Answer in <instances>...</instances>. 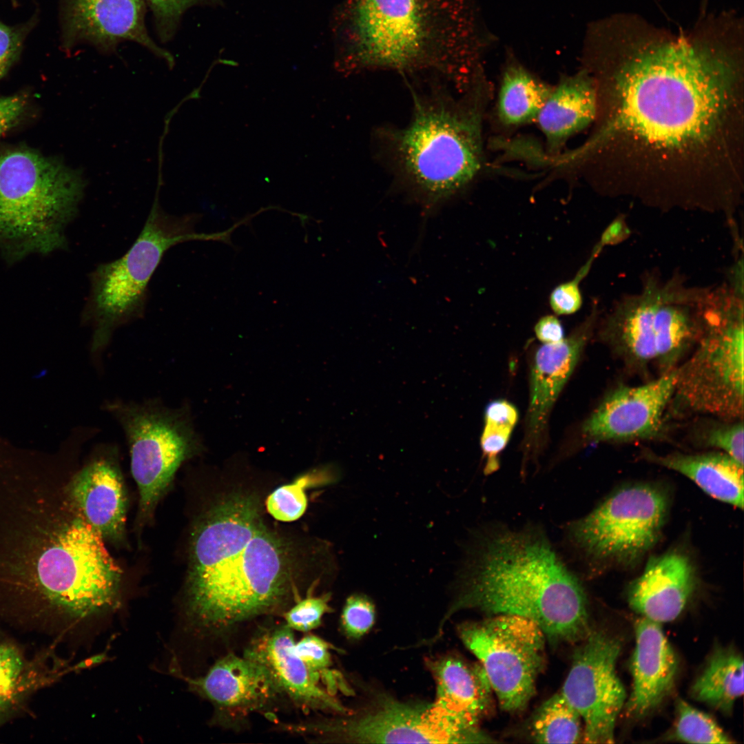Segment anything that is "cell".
<instances>
[{"label":"cell","instance_id":"cell-7","mask_svg":"<svg viewBox=\"0 0 744 744\" xmlns=\"http://www.w3.org/2000/svg\"><path fill=\"white\" fill-rule=\"evenodd\" d=\"M81 172L24 147L0 155V247L12 259L64 248L84 194Z\"/></svg>","mask_w":744,"mask_h":744},{"label":"cell","instance_id":"cell-25","mask_svg":"<svg viewBox=\"0 0 744 744\" xmlns=\"http://www.w3.org/2000/svg\"><path fill=\"white\" fill-rule=\"evenodd\" d=\"M644 456L685 475L710 497L743 508V465L726 453L719 451L665 455L645 453Z\"/></svg>","mask_w":744,"mask_h":744},{"label":"cell","instance_id":"cell-6","mask_svg":"<svg viewBox=\"0 0 744 744\" xmlns=\"http://www.w3.org/2000/svg\"><path fill=\"white\" fill-rule=\"evenodd\" d=\"M714 296V287L690 286L679 273H648L639 292L619 298L599 319L598 336L628 366L665 373L694 348Z\"/></svg>","mask_w":744,"mask_h":744},{"label":"cell","instance_id":"cell-13","mask_svg":"<svg viewBox=\"0 0 744 744\" xmlns=\"http://www.w3.org/2000/svg\"><path fill=\"white\" fill-rule=\"evenodd\" d=\"M294 733L335 741L364 743H470L478 736L452 723L431 704L380 697L356 716L293 723Z\"/></svg>","mask_w":744,"mask_h":744},{"label":"cell","instance_id":"cell-26","mask_svg":"<svg viewBox=\"0 0 744 744\" xmlns=\"http://www.w3.org/2000/svg\"><path fill=\"white\" fill-rule=\"evenodd\" d=\"M743 659L733 649H716L691 688L696 700L728 714L743 694Z\"/></svg>","mask_w":744,"mask_h":744},{"label":"cell","instance_id":"cell-32","mask_svg":"<svg viewBox=\"0 0 744 744\" xmlns=\"http://www.w3.org/2000/svg\"><path fill=\"white\" fill-rule=\"evenodd\" d=\"M320 481L327 483L331 477L324 473L318 477L311 475H302L293 482L281 486L273 490L267 497L266 506L269 513L276 519L289 522L295 521L305 512L307 497L305 488Z\"/></svg>","mask_w":744,"mask_h":744},{"label":"cell","instance_id":"cell-30","mask_svg":"<svg viewBox=\"0 0 744 744\" xmlns=\"http://www.w3.org/2000/svg\"><path fill=\"white\" fill-rule=\"evenodd\" d=\"M672 738L690 743H732L710 715L679 699Z\"/></svg>","mask_w":744,"mask_h":744},{"label":"cell","instance_id":"cell-11","mask_svg":"<svg viewBox=\"0 0 744 744\" xmlns=\"http://www.w3.org/2000/svg\"><path fill=\"white\" fill-rule=\"evenodd\" d=\"M668 507L666 495L654 486L623 487L570 523L568 542L591 562H632L656 543Z\"/></svg>","mask_w":744,"mask_h":744},{"label":"cell","instance_id":"cell-29","mask_svg":"<svg viewBox=\"0 0 744 744\" xmlns=\"http://www.w3.org/2000/svg\"><path fill=\"white\" fill-rule=\"evenodd\" d=\"M517 420V409L506 400H495L487 406L480 439L486 458V475L492 474L499 468L498 455L507 445Z\"/></svg>","mask_w":744,"mask_h":744},{"label":"cell","instance_id":"cell-4","mask_svg":"<svg viewBox=\"0 0 744 744\" xmlns=\"http://www.w3.org/2000/svg\"><path fill=\"white\" fill-rule=\"evenodd\" d=\"M453 1L344 0L333 21L336 69L430 70L457 79Z\"/></svg>","mask_w":744,"mask_h":744},{"label":"cell","instance_id":"cell-20","mask_svg":"<svg viewBox=\"0 0 744 744\" xmlns=\"http://www.w3.org/2000/svg\"><path fill=\"white\" fill-rule=\"evenodd\" d=\"M123 485L110 453L91 459L67 483L75 508L103 539L118 541L123 536L126 515Z\"/></svg>","mask_w":744,"mask_h":744},{"label":"cell","instance_id":"cell-5","mask_svg":"<svg viewBox=\"0 0 744 744\" xmlns=\"http://www.w3.org/2000/svg\"><path fill=\"white\" fill-rule=\"evenodd\" d=\"M408 125L386 132L397 169L427 203L444 200L471 183L483 160L482 115L474 94L455 100L413 94Z\"/></svg>","mask_w":744,"mask_h":744},{"label":"cell","instance_id":"cell-16","mask_svg":"<svg viewBox=\"0 0 744 744\" xmlns=\"http://www.w3.org/2000/svg\"><path fill=\"white\" fill-rule=\"evenodd\" d=\"M61 7V43L65 49L91 44L110 51L121 42L131 41L173 65V56L148 34L143 0H62Z\"/></svg>","mask_w":744,"mask_h":744},{"label":"cell","instance_id":"cell-36","mask_svg":"<svg viewBox=\"0 0 744 744\" xmlns=\"http://www.w3.org/2000/svg\"><path fill=\"white\" fill-rule=\"evenodd\" d=\"M375 606L366 596L353 595L346 601L341 616L342 627L350 637L359 638L366 634L375 621Z\"/></svg>","mask_w":744,"mask_h":744},{"label":"cell","instance_id":"cell-38","mask_svg":"<svg viewBox=\"0 0 744 744\" xmlns=\"http://www.w3.org/2000/svg\"><path fill=\"white\" fill-rule=\"evenodd\" d=\"M595 256V254L592 255L574 279L560 284L552 291L549 297V303L555 313L570 315L580 309L583 300L579 282L590 270Z\"/></svg>","mask_w":744,"mask_h":744},{"label":"cell","instance_id":"cell-24","mask_svg":"<svg viewBox=\"0 0 744 744\" xmlns=\"http://www.w3.org/2000/svg\"><path fill=\"white\" fill-rule=\"evenodd\" d=\"M597 113V85L581 72L551 87L535 121L549 148L556 150L592 123Z\"/></svg>","mask_w":744,"mask_h":744},{"label":"cell","instance_id":"cell-42","mask_svg":"<svg viewBox=\"0 0 744 744\" xmlns=\"http://www.w3.org/2000/svg\"><path fill=\"white\" fill-rule=\"evenodd\" d=\"M630 231L623 216L617 217L603 232L599 245L603 248L605 245H615L628 238Z\"/></svg>","mask_w":744,"mask_h":744},{"label":"cell","instance_id":"cell-10","mask_svg":"<svg viewBox=\"0 0 744 744\" xmlns=\"http://www.w3.org/2000/svg\"><path fill=\"white\" fill-rule=\"evenodd\" d=\"M103 408L120 424L127 442L140 510L149 515L178 468L202 448L187 406L169 407L158 400H114Z\"/></svg>","mask_w":744,"mask_h":744},{"label":"cell","instance_id":"cell-17","mask_svg":"<svg viewBox=\"0 0 744 744\" xmlns=\"http://www.w3.org/2000/svg\"><path fill=\"white\" fill-rule=\"evenodd\" d=\"M186 681L214 705L215 721L228 727L241 725L252 713L270 714L285 696L262 665L233 653L220 658L204 676Z\"/></svg>","mask_w":744,"mask_h":744},{"label":"cell","instance_id":"cell-1","mask_svg":"<svg viewBox=\"0 0 744 744\" xmlns=\"http://www.w3.org/2000/svg\"><path fill=\"white\" fill-rule=\"evenodd\" d=\"M740 83L734 59L705 45L639 49L612 74L603 121L577 152H610L628 174L623 195L661 206L706 198L739 176Z\"/></svg>","mask_w":744,"mask_h":744},{"label":"cell","instance_id":"cell-41","mask_svg":"<svg viewBox=\"0 0 744 744\" xmlns=\"http://www.w3.org/2000/svg\"><path fill=\"white\" fill-rule=\"evenodd\" d=\"M535 333L544 344H555L564 338L563 327L559 319L552 315L541 317L535 326Z\"/></svg>","mask_w":744,"mask_h":744},{"label":"cell","instance_id":"cell-27","mask_svg":"<svg viewBox=\"0 0 744 744\" xmlns=\"http://www.w3.org/2000/svg\"><path fill=\"white\" fill-rule=\"evenodd\" d=\"M551 87L520 66L508 68L502 77L497 101L500 121L520 125L535 121Z\"/></svg>","mask_w":744,"mask_h":744},{"label":"cell","instance_id":"cell-9","mask_svg":"<svg viewBox=\"0 0 744 744\" xmlns=\"http://www.w3.org/2000/svg\"><path fill=\"white\" fill-rule=\"evenodd\" d=\"M194 223V216L167 214L155 202L129 250L91 273L82 321L92 331L94 357L103 352L117 329L143 316L149 281L166 251L180 242L210 238L196 234Z\"/></svg>","mask_w":744,"mask_h":744},{"label":"cell","instance_id":"cell-35","mask_svg":"<svg viewBox=\"0 0 744 744\" xmlns=\"http://www.w3.org/2000/svg\"><path fill=\"white\" fill-rule=\"evenodd\" d=\"M330 595L320 597L309 596L298 601L285 612V623L292 630L307 632L318 627L324 614L331 610L329 606Z\"/></svg>","mask_w":744,"mask_h":744},{"label":"cell","instance_id":"cell-28","mask_svg":"<svg viewBox=\"0 0 744 744\" xmlns=\"http://www.w3.org/2000/svg\"><path fill=\"white\" fill-rule=\"evenodd\" d=\"M581 718L561 692L545 701L532 725L533 737L540 743H575L582 738Z\"/></svg>","mask_w":744,"mask_h":744},{"label":"cell","instance_id":"cell-21","mask_svg":"<svg viewBox=\"0 0 744 744\" xmlns=\"http://www.w3.org/2000/svg\"><path fill=\"white\" fill-rule=\"evenodd\" d=\"M693 566L682 553L670 552L648 561L642 574L629 586L630 607L657 623L674 620L694 589Z\"/></svg>","mask_w":744,"mask_h":744},{"label":"cell","instance_id":"cell-34","mask_svg":"<svg viewBox=\"0 0 744 744\" xmlns=\"http://www.w3.org/2000/svg\"><path fill=\"white\" fill-rule=\"evenodd\" d=\"M151 10L159 37L169 40L175 32L183 14L194 6L222 4V0H143Z\"/></svg>","mask_w":744,"mask_h":744},{"label":"cell","instance_id":"cell-19","mask_svg":"<svg viewBox=\"0 0 744 744\" xmlns=\"http://www.w3.org/2000/svg\"><path fill=\"white\" fill-rule=\"evenodd\" d=\"M599 311L595 301L589 315L567 338L555 344H544L537 349L530 379L526 459H529L538 448L551 408L592 336Z\"/></svg>","mask_w":744,"mask_h":744},{"label":"cell","instance_id":"cell-2","mask_svg":"<svg viewBox=\"0 0 744 744\" xmlns=\"http://www.w3.org/2000/svg\"><path fill=\"white\" fill-rule=\"evenodd\" d=\"M288 557L253 497L236 494L218 503L192 535L186 604L191 623L221 637L280 612L291 591Z\"/></svg>","mask_w":744,"mask_h":744},{"label":"cell","instance_id":"cell-40","mask_svg":"<svg viewBox=\"0 0 744 744\" xmlns=\"http://www.w3.org/2000/svg\"><path fill=\"white\" fill-rule=\"evenodd\" d=\"M26 104L27 97L22 94L0 97V136L17 123Z\"/></svg>","mask_w":744,"mask_h":744},{"label":"cell","instance_id":"cell-39","mask_svg":"<svg viewBox=\"0 0 744 744\" xmlns=\"http://www.w3.org/2000/svg\"><path fill=\"white\" fill-rule=\"evenodd\" d=\"M23 670V661L17 650L0 645V708L10 700Z\"/></svg>","mask_w":744,"mask_h":744},{"label":"cell","instance_id":"cell-43","mask_svg":"<svg viewBox=\"0 0 744 744\" xmlns=\"http://www.w3.org/2000/svg\"><path fill=\"white\" fill-rule=\"evenodd\" d=\"M105 657H106V655H105V653H101V654H98L96 655L90 657L88 659H87L86 660L83 661L82 663H79V665L77 666V668L83 669V668H88V667H90V666H92V665H95L96 664H99V663H101V662H103L105 659Z\"/></svg>","mask_w":744,"mask_h":744},{"label":"cell","instance_id":"cell-3","mask_svg":"<svg viewBox=\"0 0 744 744\" xmlns=\"http://www.w3.org/2000/svg\"><path fill=\"white\" fill-rule=\"evenodd\" d=\"M444 619L463 609L521 616L554 642L575 643L591 632L577 577L539 529L501 528L482 537Z\"/></svg>","mask_w":744,"mask_h":744},{"label":"cell","instance_id":"cell-31","mask_svg":"<svg viewBox=\"0 0 744 744\" xmlns=\"http://www.w3.org/2000/svg\"><path fill=\"white\" fill-rule=\"evenodd\" d=\"M693 428L694 441L705 447L715 448L743 465V422L713 417Z\"/></svg>","mask_w":744,"mask_h":744},{"label":"cell","instance_id":"cell-8","mask_svg":"<svg viewBox=\"0 0 744 744\" xmlns=\"http://www.w3.org/2000/svg\"><path fill=\"white\" fill-rule=\"evenodd\" d=\"M677 369L676 387L668 406L673 414L743 420L742 285L725 282L718 287L693 352Z\"/></svg>","mask_w":744,"mask_h":744},{"label":"cell","instance_id":"cell-37","mask_svg":"<svg viewBox=\"0 0 744 744\" xmlns=\"http://www.w3.org/2000/svg\"><path fill=\"white\" fill-rule=\"evenodd\" d=\"M331 645L321 638L308 634L297 643L293 651L313 674L324 678H331L328 668L331 665Z\"/></svg>","mask_w":744,"mask_h":744},{"label":"cell","instance_id":"cell-14","mask_svg":"<svg viewBox=\"0 0 744 744\" xmlns=\"http://www.w3.org/2000/svg\"><path fill=\"white\" fill-rule=\"evenodd\" d=\"M583 640L574 653L560 692L584 723V743H612L626 699L616 672L621 643L603 631H591Z\"/></svg>","mask_w":744,"mask_h":744},{"label":"cell","instance_id":"cell-22","mask_svg":"<svg viewBox=\"0 0 744 744\" xmlns=\"http://www.w3.org/2000/svg\"><path fill=\"white\" fill-rule=\"evenodd\" d=\"M436 683L434 706L461 729L484 739L479 723L491 707L493 690L479 665L446 657L429 662Z\"/></svg>","mask_w":744,"mask_h":744},{"label":"cell","instance_id":"cell-18","mask_svg":"<svg viewBox=\"0 0 744 744\" xmlns=\"http://www.w3.org/2000/svg\"><path fill=\"white\" fill-rule=\"evenodd\" d=\"M292 629L282 623L260 629L246 646L243 657L262 665L282 694L304 711L344 714L346 710L320 686L293 651Z\"/></svg>","mask_w":744,"mask_h":744},{"label":"cell","instance_id":"cell-23","mask_svg":"<svg viewBox=\"0 0 744 744\" xmlns=\"http://www.w3.org/2000/svg\"><path fill=\"white\" fill-rule=\"evenodd\" d=\"M636 645L631 661L632 690L628 711L643 716L657 707L672 690L678 662L659 623L645 617L635 624Z\"/></svg>","mask_w":744,"mask_h":744},{"label":"cell","instance_id":"cell-33","mask_svg":"<svg viewBox=\"0 0 744 744\" xmlns=\"http://www.w3.org/2000/svg\"><path fill=\"white\" fill-rule=\"evenodd\" d=\"M39 21L38 9L25 20L14 24L0 19V81L19 59L28 37Z\"/></svg>","mask_w":744,"mask_h":744},{"label":"cell","instance_id":"cell-12","mask_svg":"<svg viewBox=\"0 0 744 744\" xmlns=\"http://www.w3.org/2000/svg\"><path fill=\"white\" fill-rule=\"evenodd\" d=\"M458 632L479 660L501 708L523 710L535 694L545 663L546 637L541 628L529 619L499 614L464 623Z\"/></svg>","mask_w":744,"mask_h":744},{"label":"cell","instance_id":"cell-15","mask_svg":"<svg viewBox=\"0 0 744 744\" xmlns=\"http://www.w3.org/2000/svg\"><path fill=\"white\" fill-rule=\"evenodd\" d=\"M677 374L676 367L642 385L612 389L583 424V437L591 442H629L661 435Z\"/></svg>","mask_w":744,"mask_h":744}]
</instances>
